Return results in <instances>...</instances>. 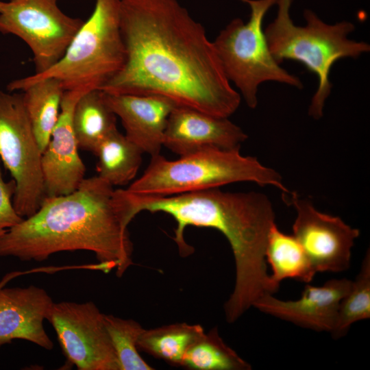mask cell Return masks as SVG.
I'll return each mask as SVG.
<instances>
[{"label":"cell","instance_id":"6da1fadb","mask_svg":"<svg viewBox=\"0 0 370 370\" xmlns=\"http://www.w3.org/2000/svg\"><path fill=\"white\" fill-rule=\"evenodd\" d=\"M123 68L100 90L159 95L228 118L241 96L226 77L201 24L177 0H121Z\"/></svg>","mask_w":370,"mask_h":370},{"label":"cell","instance_id":"7a4b0ae2","mask_svg":"<svg viewBox=\"0 0 370 370\" xmlns=\"http://www.w3.org/2000/svg\"><path fill=\"white\" fill-rule=\"evenodd\" d=\"M125 189L98 175L73 192L45 197L38 210L0 238V256L42 261L60 251L93 252L106 273L122 276L133 264L127 225L134 218Z\"/></svg>","mask_w":370,"mask_h":370},{"label":"cell","instance_id":"3957f363","mask_svg":"<svg viewBox=\"0 0 370 370\" xmlns=\"http://www.w3.org/2000/svg\"><path fill=\"white\" fill-rule=\"evenodd\" d=\"M127 193L135 216L143 211L164 212L175 220L173 240L182 256L193 250L184 238L188 226L215 229L226 238L235 262L234 287L224 304L228 323L238 320L261 297L275 293L265 259L268 235L275 223L267 195L219 188L168 196Z\"/></svg>","mask_w":370,"mask_h":370},{"label":"cell","instance_id":"277c9868","mask_svg":"<svg viewBox=\"0 0 370 370\" xmlns=\"http://www.w3.org/2000/svg\"><path fill=\"white\" fill-rule=\"evenodd\" d=\"M293 0H278L277 16L265 28L264 34L271 55L280 64L284 60L300 62L318 78V87L308 108V114L318 120L330 96L332 66L338 60L358 58L370 51L364 41L348 38L355 30L354 23L343 21L328 24L310 9L304 11L306 25L294 24L290 14Z\"/></svg>","mask_w":370,"mask_h":370},{"label":"cell","instance_id":"5b68a950","mask_svg":"<svg viewBox=\"0 0 370 370\" xmlns=\"http://www.w3.org/2000/svg\"><path fill=\"white\" fill-rule=\"evenodd\" d=\"M240 182L272 186L291 194L280 174L240 149H208L169 160L151 156L143 175L126 189L136 195L168 196L219 188Z\"/></svg>","mask_w":370,"mask_h":370},{"label":"cell","instance_id":"8992f818","mask_svg":"<svg viewBox=\"0 0 370 370\" xmlns=\"http://www.w3.org/2000/svg\"><path fill=\"white\" fill-rule=\"evenodd\" d=\"M121 1L95 0L92 14L84 21L62 58L43 73L11 81L7 90L23 91L46 77L59 79L65 90L100 89L125 62L120 26Z\"/></svg>","mask_w":370,"mask_h":370},{"label":"cell","instance_id":"52a82bcc","mask_svg":"<svg viewBox=\"0 0 370 370\" xmlns=\"http://www.w3.org/2000/svg\"><path fill=\"white\" fill-rule=\"evenodd\" d=\"M247 3L250 16L247 23L234 18L212 42L223 70L234 84L249 108L258 105L260 85L276 82L299 89L300 79L280 66L271 55L263 21L267 12L278 0H241Z\"/></svg>","mask_w":370,"mask_h":370},{"label":"cell","instance_id":"ba28073f","mask_svg":"<svg viewBox=\"0 0 370 370\" xmlns=\"http://www.w3.org/2000/svg\"><path fill=\"white\" fill-rule=\"evenodd\" d=\"M0 160L16 184L14 206L23 218L46 197L42 151L26 112L23 93L0 90Z\"/></svg>","mask_w":370,"mask_h":370},{"label":"cell","instance_id":"9c48e42d","mask_svg":"<svg viewBox=\"0 0 370 370\" xmlns=\"http://www.w3.org/2000/svg\"><path fill=\"white\" fill-rule=\"evenodd\" d=\"M59 0H0V33L23 40L33 53L36 73L56 64L84 23L59 8Z\"/></svg>","mask_w":370,"mask_h":370},{"label":"cell","instance_id":"30bf717a","mask_svg":"<svg viewBox=\"0 0 370 370\" xmlns=\"http://www.w3.org/2000/svg\"><path fill=\"white\" fill-rule=\"evenodd\" d=\"M47 320L67 362L79 370H120L104 314L92 301L54 303Z\"/></svg>","mask_w":370,"mask_h":370},{"label":"cell","instance_id":"8fae6325","mask_svg":"<svg viewBox=\"0 0 370 370\" xmlns=\"http://www.w3.org/2000/svg\"><path fill=\"white\" fill-rule=\"evenodd\" d=\"M291 204L296 211L293 236L317 272H341L350 266L352 249L360 232L340 217L317 210L312 203L293 192Z\"/></svg>","mask_w":370,"mask_h":370},{"label":"cell","instance_id":"7c38bea8","mask_svg":"<svg viewBox=\"0 0 370 370\" xmlns=\"http://www.w3.org/2000/svg\"><path fill=\"white\" fill-rule=\"evenodd\" d=\"M90 90H65L58 121L42 153V169L46 197L69 194L85 178L86 166L78 153L73 114L80 97Z\"/></svg>","mask_w":370,"mask_h":370},{"label":"cell","instance_id":"4fadbf2b","mask_svg":"<svg viewBox=\"0 0 370 370\" xmlns=\"http://www.w3.org/2000/svg\"><path fill=\"white\" fill-rule=\"evenodd\" d=\"M247 138L228 118L176 106L168 119L163 146L182 156L208 149H240Z\"/></svg>","mask_w":370,"mask_h":370},{"label":"cell","instance_id":"5bb4252c","mask_svg":"<svg viewBox=\"0 0 370 370\" xmlns=\"http://www.w3.org/2000/svg\"><path fill=\"white\" fill-rule=\"evenodd\" d=\"M352 280L332 279L321 286H305L297 300L284 301L271 294L258 299L253 307L258 310L317 332L334 329L340 303L350 289Z\"/></svg>","mask_w":370,"mask_h":370},{"label":"cell","instance_id":"9a60e30c","mask_svg":"<svg viewBox=\"0 0 370 370\" xmlns=\"http://www.w3.org/2000/svg\"><path fill=\"white\" fill-rule=\"evenodd\" d=\"M53 304L45 290L34 285L0 288V348L21 339L51 350L53 343L43 323Z\"/></svg>","mask_w":370,"mask_h":370},{"label":"cell","instance_id":"2e32d148","mask_svg":"<svg viewBox=\"0 0 370 370\" xmlns=\"http://www.w3.org/2000/svg\"><path fill=\"white\" fill-rule=\"evenodd\" d=\"M103 94L107 104L121 119L125 136L143 153L160 154L169 116L177 105L159 95Z\"/></svg>","mask_w":370,"mask_h":370},{"label":"cell","instance_id":"e0dca14e","mask_svg":"<svg viewBox=\"0 0 370 370\" xmlns=\"http://www.w3.org/2000/svg\"><path fill=\"white\" fill-rule=\"evenodd\" d=\"M73 125L79 149L92 153L117 129L116 116L107 104L103 90L92 89L80 97L73 110Z\"/></svg>","mask_w":370,"mask_h":370},{"label":"cell","instance_id":"ac0fdd59","mask_svg":"<svg viewBox=\"0 0 370 370\" xmlns=\"http://www.w3.org/2000/svg\"><path fill=\"white\" fill-rule=\"evenodd\" d=\"M265 259L272 271L269 280L275 292L285 279L308 283L313 280L316 273L295 236L281 232L275 223L268 235Z\"/></svg>","mask_w":370,"mask_h":370},{"label":"cell","instance_id":"d6986e66","mask_svg":"<svg viewBox=\"0 0 370 370\" xmlns=\"http://www.w3.org/2000/svg\"><path fill=\"white\" fill-rule=\"evenodd\" d=\"M64 91L54 77L36 81L23 90L24 106L42 153L58 121Z\"/></svg>","mask_w":370,"mask_h":370},{"label":"cell","instance_id":"ffe728a7","mask_svg":"<svg viewBox=\"0 0 370 370\" xmlns=\"http://www.w3.org/2000/svg\"><path fill=\"white\" fill-rule=\"evenodd\" d=\"M143 153L116 129L101 142L94 153L98 158V176L113 186L127 184L136 175Z\"/></svg>","mask_w":370,"mask_h":370},{"label":"cell","instance_id":"44dd1931","mask_svg":"<svg viewBox=\"0 0 370 370\" xmlns=\"http://www.w3.org/2000/svg\"><path fill=\"white\" fill-rule=\"evenodd\" d=\"M204 332L201 325L186 323L144 329L138 341V348L169 364L182 367L186 353Z\"/></svg>","mask_w":370,"mask_h":370},{"label":"cell","instance_id":"7402d4cb","mask_svg":"<svg viewBox=\"0 0 370 370\" xmlns=\"http://www.w3.org/2000/svg\"><path fill=\"white\" fill-rule=\"evenodd\" d=\"M182 367L195 370H250L251 365L229 347L214 328L204 333L186 353Z\"/></svg>","mask_w":370,"mask_h":370},{"label":"cell","instance_id":"603a6c76","mask_svg":"<svg viewBox=\"0 0 370 370\" xmlns=\"http://www.w3.org/2000/svg\"><path fill=\"white\" fill-rule=\"evenodd\" d=\"M370 318V253L367 251L356 279L341 300L336 323L331 332L335 339L345 336L351 325Z\"/></svg>","mask_w":370,"mask_h":370},{"label":"cell","instance_id":"cb8c5ba5","mask_svg":"<svg viewBox=\"0 0 370 370\" xmlns=\"http://www.w3.org/2000/svg\"><path fill=\"white\" fill-rule=\"evenodd\" d=\"M104 321L120 370L153 369L138 352V341L145 329L140 323L111 314H104Z\"/></svg>","mask_w":370,"mask_h":370},{"label":"cell","instance_id":"d4e9b609","mask_svg":"<svg viewBox=\"0 0 370 370\" xmlns=\"http://www.w3.org/2000/svg\"><path fill=\"white\" fill-rule=\"evenodd\" d=\"M15 191L14 180L5 182L3 180L0 165V238L24 219L18 214L14 206Z\"/></svg>","mask_w":370,"mask_h":370},{"label":"cell","instance_id":"484cf974","mask_svg":"<svg viewBox=\"0 0 370 370\" xmlns=\"http://www.w3.org/2000/svg\"><path fill=\"white\" fill-rule=\"evenodd\" d=\"M6 280H8V278H6L5 280H3L1 283H0V288H1L3 287V284H4V282L6 281Z\"/></svg>","mask_w":370,"mask_h":370}]
</instances>
